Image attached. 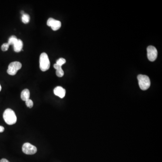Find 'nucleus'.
I'll use <instances>...</instances> for the list:
<instances>
[{"mask_svg": "<svg viewBox=\"0 0 162 162\" xmlns=\"http://www.w3.org/2000/svg\"><path fill=\"white\" fill-rule=\"evenodd\" d=\"M54 68L55 69H57V71H56V74L57 76L59 78L63 77L64 75V72L62 69V66H59V65H58L57 64L54 65Z\"/></svg>", "mask_w": 162, "mask_h": 162, "instance_id": "11", "label": "nucleus"}, {"mask_svg": "<svg viewBox=\"0 0 162 162\" xmlns=\"http://www.w3.org/2000/svg\"><path fill=\"white\" fill-rule=\"evenodd\" d=\"M1 85H0V91H1Z\"/></svg>", "mask_w": 162, "mask_h": 162, "instance_id": "20", "label": "nucleus"}, {"mask_svg": "<svg viewBox=\"0 0 162 162\" xmlns=\"http://www.w3.org/2000/svg\"><path fill=\"white\" fill-rule=\"evenodd\" d=\"M40 68L43 72L47 71L50 67V62L48 56L46 53L43 52L41 54L40 57Z\"/></svg>", "mask_w": 162, "mask_h": 162, "instance_id": "3", "label": "nucleus"}, {"mask_svg": "<svg viewBox=\"0 0 162 162\" xmlns=\"http://www.w3.org/2000/svg\"><path fill=\"white\" fill-rule=\"evenodd\" d=\"M22 151L25 154L32 155L37 152V148L36 146L30 144L29 143H25L23 146Z\"/></svg>", "mask_w": 162, "mask_h": 162, "instance_id": "5", "label": "nucleus"}, {"mask_svg": "<svg viewBox=\"0 0 162 162\" xmlns=\"http://www.w3.org/2000/svg\"><path fill=\"white\" fill-rule=\"evenodd\" d=\"M65 63H66V60L64 59L61 58L57 60V63L56 64H57L58 65H59V66H62Z\"/></svg>", "mask_w": 162, "mask_h": 162, "instance_id": "14", "label": "nucleus"}, {"mask_svg": "<svg viewBox=\"0 0 162 162\" xmlns=\"http://www.w3.org/2000/svg\"><path fill=\"white\" fill-rule=\"evenodd\" d=\"M0 162H10L7 159H5V158H2L0 161Z\"/></svg>", "mask_w": 162, "mask_h": 162, "instance_id": "18", "label": "nucleus"}, {"mask_svg": "<svg viewBox=\"0 0 162 162\" xmlns=\"http://www.w3.org/2000/svg\"><path fill=\"white\" fill-rule=\"evenodd\" d=\"M14 50L16 52H20L22 50L23 47V42L21 39H18L17 41L13 45Z\"/></svg>", "mask_w": 162, "mask_h": 162, "instance_id": "9", "label": "nucleus"}, {"mask_svg": "<svg viewBox=\"0 0 162 162\" xmlns=\"http://www.w3.org/2000/svg\"><path fill=\"white\" fill-rule=\"evenodd\" d=\"M30 93L29 90L28 89L23 90L21 93V98L23 101H26L29 99Z\"/></svg>", "mask_w": 162, "mask_h": 162, "instance_id": "10", "label": "nucleus"}, {"mask_svg": "<svg viewBox=\"0 0 162 162\" xmlns=\"http://www.w3.org/2000/svg\"><path fill=\"white\" fill-rule=\"evenodd\" d=\"M21 13L22 15H23V14H25L24 13V11H22L21 12Z\"/></svg>", "mask_w": 162, "mask_h": 162, "instance_id": "19", "label": "nucleus"}, {"mask_svg": "<svg viewBox=\"0 0 162 162\" xmlns=\"http://www.w3.org/2000/svg\"><path fill=\"white\" fill-rule=\"evenodd\" d=\"M137 79L139 86L142 90H146L151 86V81L149 78L146 75H139L137 77Z\"/></svg>", "mask_w": 162, "mask_h": 162, "instance_id": "2", "label": "nucleus"}, {"mask_svg": "<svg viewBox=\"0 0 162 162\" xmlns=\"http://www.w3.org/2000/svg\"><path fill=\"white\" fill-rule=\"evenodd\" d=\"M3 117L5 122L8 125H13L16 122V116L11 109H6L3 113Z\"/></svg>", "mask_w": 162, "mask_h": 162, "instance_id": "1", "label": "nucleus"}, {"mask_svg": "<svg viewBox=\"0 0 162 162\" xmlns=\"http://www.w3.org/2000/svg\"><path fill=\"white\" fill-rule=\"evenodd\" d=\"M18 38L17 37L15 36H12L9 38L8 40V44L9 45H13L15 44V43L17 41Z\"/></svg>", "mask_w": 162, "mask_h": 162, "instance_id": "13", "label": "nucleus"}, {"mask_svg": "<svg viewBox=\"0 0 162 162\" xmlns=\"http://www.w3.org/2000/svg\"><path fill=\"white\" fill-rule=\"evenodd\" d=\"M147 57L149 61H154L157 58L158 51L155 47L152 46H149L147 49Z\"/></svg>", "mask_w": 162, "mask_h": 162, "instance_id": "6", "label": "nucleus"}, {"mask_svg": "<svg viewBox=\"0 0 162 162\" xmlns=\"http://www.w3.org/2000/svg\"><path fill=\"white\" fill-rule=\"evenodd\" d=\"M54 93L55 95L59 96L60 98H63L65 96L66 91L61 86H57L54 90Z\"/></svg>", "mask_w": 162, "mask_h": 162, "instance_id": "8", "label": "nucleus"}, {"mask_svg": "<svg viewBox=\"0 0 162 162\" xmlns=\"http://www.w3.org/2000/svg\"><path fill=\"white\" fill-rule=\"evenodd\" d=\"M21 18L22 21L23 23H25V24L28 23L30 21V16H29L28 14H26V13L22 15Z\"/></svg>", "mask_w": 162, "mask_h": 162, "instance_id": "12", "label": "nucleus"}, {"mask_svg": "<svg viewBox=\"0 0 162 162\" xmlns=\"http://www.w3.org/2000/svg\"><path fill=\"white\" fill-rule=\"evenodd\" d=\"M9 46H10V45H9L8 43H4V44L1 46V50L3 51V52H6V51H7L8 49H9Z\"/></svg>", "mask_w": 162, "mask_h": 162, "instance_id": "15", "label": "nucleus"}, {"mask_svg": "<svg viewBox=\"0 0 162 162\" xmlns=\"http://www.w3.org/2000/svg\"><path fill=\"white\" fill-rule=\"evenodd\" d=\"M22 67L21 64L19 62L15 61L11 62L8 66L7 72L10 75H15L16 74L17 72L20 70Z\"/></svg>", "mask_w": 162, "mask_h": 162, "instance_id": "4", "label": "nucleus"}, {"mask_svg": "<svg viewBox=\"0 0 162 162\" xmlns=\"http://www.w3.org/2000/svg\"><path fill=\"white\" fill-rule=\"evenodd\" d=\"M47 25L48 26L51 27L52 29L54 31H57L61 27V22L57 20H54L53 18H50L47 21Z\"/></svg>", "mask_w": 162, "mask_h": 162, "instance_id": "7", "label": "nucleus"}, {"mask_svg": "<svg viewBox=\"0 0 162 162\" xmlns=\"http://www.w3.org/2000/svg\"><path fill=\"white\" fill-rule=\"evenodd\" d=\"M4 127H3L0 126V132H4Z\"/></svg>", "mask_w": 162, "mask_h": 162, "instance_id": "17", "label": "nucleus"}, {"mask_svg": "<svg viewBox=\"0 0 162 162\" xmlns=\"http://www.w3.org/2000/svg\"><path fill=\"white\" fill-rule=\"evenodd\" d=\"M25 104L27 106V107L29 108H32L33 105V101L30 100V99H28V100L25 101Z\"/></svg>", "mask_w": 162, "mask_h": 162, "instance_id": "16", "label": "nucleus"}]
</instances>
